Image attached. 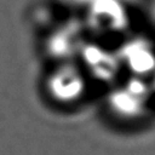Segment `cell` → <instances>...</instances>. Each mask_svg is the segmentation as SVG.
<instances>
[{
  "label": "cell",
  "instance_id": "cell-2",
  "mask_svg": "<svg viewBox=\"0 0 155 155\" xmlns=\"http://www.w3.org/2000/svg\"><path fill=\"white\" fill-rule=\"evenodd\" d=\"M121 67L127 68L133 76L143 78L155 71V50L144 39H132L117 54Z\"/></svg>",
  "mask_w": 155,
  "mask_h": 155
},
{
  "label": "cell",
  "instance_id": "cell-3",
  "mask_svg": "<svg viewBox=\"0 0 155 155\" xmlns=\"http://www.w3.org/2000/svg\"><path fill=\"white\" fill-rule=\"evenodd\" d=\"M154 78H155V75H153ZM151 88H153V92H155V81H154V84H151Z\"/></svg>",
  "mask_w": 155,
  "mask_h": 155
},
{
  "label": "cell",
  "instance_id": "cell-1",
  "mask_svg": "<svg viewBox=\"0 0 155 155\" xmlns=\"http://www.w3.org/2000/svg\"><path fill=\"white\" fill-rule=\"evenodd\" d=\"M151 85L143 78L131 75L130 79L116 86L110 94L109 105L122 120H138L148 110L153 97Z\"/></svg>",
  "mask_w": 155,
  "mask_h": 155
}]
</instances>
